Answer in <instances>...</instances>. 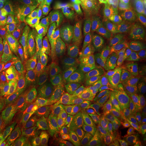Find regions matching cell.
I'll use <instances>...</instances> for the list:
<instances>
[{
	"mask_svg": "<svg viewBox=\"0 0 146 146\" xmlns=\"http://www.w3.org/2000/svg\"><path fill=\"white\" fill-rule=\"evenodd\" d=\"M143 82H144V84H145V87H146V75H145V78H144V80H143Z\"/></svg>",
	"mask_w": 146,
	"mask_h": 146,
	"instance_id": "50",
	"label": "cell"
},
{
	"mask_svg": "<svg viewBox=\"0 0 146 146\" xmlns=\"http://www.w3.org/2000/svg\"><path fill=\"white\" fill-rule=\"evenodd\" d=\"M53 49L51 44H41L23 68L36 81L43 70L47 58Z\"/></svg>",
	"mask_w": 146,
	"mask_h": 146,
	"instance_id": "11",
	"label": "cell"
},
{
	"mask_svg": "<svg viewBox=\"0 0 146 146\" xmlns=\"http://www.w3.org/2000/svg\"><path fill=\"white\" fill-rule=\"evenodd\" d=\"M123 128L125 134L129 139L136 136L146 134V116L131 114L123 120Z\"/></svg>",
	"mask_w": 146,
	"mask_h": 146,
	"instance_id": "16",
	"label": "cell"
},
{
	"mask_svg": "<svg viewBox=\"0 0 146 146\" xmlns=\"http://www.w3.org/2000/svg\"><path fill=\"white\" fill-rule=\"evenodd\" d=\"M143 7L140 6L123 5L114 3L110 7L107 13V18L110 20H117L134 13L143 14Z\"/></svg>",
	"mask_w": 146,
	"mask_h": 146,
	"instance_id": "24",
	"label": "cell"
},
{
	"mask_svg": "<svg viewBox=\"0 0 146 146\" xmlns=\"http://www.w3.org/2000/svg\"><path fill=\"white\" fill-rule=\"evenodd\" d=\"M76 31V16H73L63 25L54 31L50 36V39L58 38L67 36L75 34Z\"/></svg>",
	"mask_w": 146,
	"mask_h": 146,
	"instance_id": "28",
	"label": "cell"
},
{
	"mask_svg": "<svg viewBox=\"0 0 146 146\" xmlns=\"http://www.w3.org/2000/svg\"><path fill=\"white\" fill-rule=\"evenodd\" d=\"M131 91L129 85L121 74L116 75L113 80L110 92V104L113 112L119 114L129 106Z\"/></svg>",
	"mask_w": 146,
	"mask_h": 146,
	"instance_id": "9",
	"label": "cell"
},
{
	"mask_svg": "<svg viewBox=\"0 0 146 146\" xmlns=\"http://www.w3.org/2000/svg\"><path fill=\"white\" fill-rule=\"evenodd\" d=\"M84 7H80L78 11V13L76 15V31L75 34L77 37L80 40L84 33Z\"/></svg>",
	"mask_w": 146,
	"mask_h": 146,
	"instance_id": "37",
	"label": "cell"
},
{
	"mask_svg": "<svg viewBox=\"0 0 146 146\" xmlns=\"http://www.w3.org/2000/svg\"><path fill=\"white\" fill-rule=\"evenodd\" d=\"M113 56V48L110 44H108L100 48L99 54L95 61L94 72H93L96 78L98 84H100L101 82L105 70L110 62Z\"/></svg>",
	"mask_w": 146,
	"mask_h": 146,
	"instance_id": "18",
	"label": "cell"
},
{
	"mask_svg": "<svg viewBox=\"0 0 146 146\" xmlns=\"http://www.w3.org/2000/svg\"><path fill=\"white\" fill-rule=\"evenodd\" d=\"M60 60V54L53 49L47 58L43 70L37 79L38 84L42 89L47 99L48 117L52 120L57 115L54 102V84L56 69Z\"/></svg>",
	"mask_w": 146,
	"mask_h": 146,
	"instance_id": "4",
	"label": "cell"
},
{
	"mask_svg": "<svg viewBox=\"0 0 146 146\" xmlns=\"http://www.w3.org/2000/svg\"><path fill=\"white\" fill-rule=\"evenodd\" d=\"M11 76L22 102L34 110L37 89L38 87L36 81L22 67L15 63L11 69Z\"/></svg>",
	"mask_w": 146,
	"mask_h": 146,
	"instance_id": "7",
	"label": "cell"
},
{
	"mask_svg": "<svg viewBox=\"0 0 146 146\" xmlns=\"http://www.w3.org/2000/svg\"><path fill=\"white\" fill-rule=\"evenodd\" d=\"M125 28L134 37L146 38V16L143 14L134 13L122 17Z\"/></svg>",
	"mask_w": 146,
	"mask_h": 146,
	"instance_id": "14",
	"label": "cell"
},
{
	"mask_svg": "<svg viewBox=\"0 0 146 146\" xmlns=\"http://www.w3.org/2000/svg\"><path fill=\"white\" fill-rule=\"evenodd\" d=\"M2 119H3V111L0 109V123L2 122Z\"/></svg>",
	"mask_w": 146,
	"mask_h": 146,
	"instance_id": "47",
	"label": "cell"
},
{
	"mask_svg": "<svg viewBox=\"0 0 146 146\" xmlns=\"http://www.w3.org/2000/svg\"><path fill=\"white\" fill-rule=\"evenodd\" d=\"M41 44L34 35L31 34L30 39L25 45L11 52L14 59V63L23 67Z\"/></svg>",
	"mask_w": 146,
	"mask_h": 146,
	"instance_id": "15",
	"label": "cell"
},
{
	"mask_svg": "<svg viewBox=\"0 0 146 146\" xmlns=\"http://www.w3.org/2000/svg\"><path fill=\"white\" fill-rule=\"evenodd\" d=\"M98 133L92 134L88 141L84 146H98Z\"/></svg>",
	"mask_w": 146,
	"mask_h": 146,
	"instance_id": "43",
	"label": "cell"
},
{
	"mask_svg": "<svg viewBox=\"0 0 146 146\" xmlns=\"http://www.w3.org/2000/svg\"><path fill=\"white\" fill-rule=\"evenodd\" d=\"M52 146H72V145L68 138L66 140H61L54 142Z\"/></svg>",
	"mask_w": 146,
	"mask_h": 146,
	"instance_id": "44",
	"label": "cell"
},
{
	"mask_svg": "<svg viewBox=\"0 0 146 146\" xmlns=\"http://www.w3.org/2000/svg\"><path fill=\"white\" fill-rule=\"evenodd\" d=\"M69 1H72V2H73L74 3V0H69ZM75 4V3H74Z\"/></svg>",
	"mask_w": 146,
	"mask_h": 146,
	"instance_id": "53",
	"label": "cell"
},
{
	"mask_svg": "<svg viewBox=\"0 0 146 146\" xmlns=\"http://www.w3.org/2000/svg\"><path fill=\"white\" fill-rule=\"evenodd\" d=\"M135 107L136 110L140 114L146 116V89L136 93Z\"/></svg>",
	"mask_w": 146,
	"mask_h": 146,
	"instance_id": "36",
	"label": "cell"
},
{
	"mask_svg": "<svg viewBox=\"0 0 146 146\" xmlns=\"http://www.w3.org/2000/svg\"><path fill=\"white\" fill-rule=\"evenodd\" d=\"M0 146H11V142L7 141L3 145H1Z\"/></svg>",
	"mask_w": 146,
	"mask_h": 146,
	"instance_id": "48",
	"label": "cell"
},
{
	"mask_svg": "<svg viewBox=\"0 0 146 146\" xmlns=\"http://www.w3.org/2000/svg\"><path fill=\"white\" fill-rule=\"evenodd\" d=\"M35 104L40 113L42 121L46 127L48 126V105L46 97L44 92L41 89L38 87L37 89Z\"/></svg>",
	"mask_w": 146,
	"mask_h": 146,
	"instance_id": "31",
	"label": "cell"
},
{
	"mask_svg": "<svg viewBox=\"0 0 146 146\" xmlns=\"http://www.w3.org/2000/svg\"><path fill=\"white\" fill-rule=\"evenodd\" d=\"M79 41L75 34L61 38L50 39V44L53 49L58 50L64 56L70 55L78 48Z\"/></svg>",
	"mask_w": 146,
	"mask_h": 146,
	"instance_id": "22",
	"label": "cell"
},
{
	"mask_svg": "<svg viewBox=\"0 0 146 146\" xmlns=\"http://www.w3.org/2000/svg\"><path fill=\"white\" fill-rule=\"evenodd\" d=\"M14 31H15V27L7 15L0 17V32H11Z\"/></svg>",
	"mask_w": 146,
	"mask_h": 146,
	"instance_id": "39",
	"label": "cell"
},
{
	"mask_svg": "<svg viewBox=\"0 0 146 146\" xmlns=\"http://www.w3.org/2000/svg\"><path fill=\"white\" fill-rule=\"evenodd\" d=\"M11 126L6 124L0 123V146L5 142L6 136L11 129Z\"/></svg>",
	"mask_w": 146,
	"mask_h": 146,
	"instance_id": "42",
	"label": "cell"
},
{
	"mask_svg": "<svg viewBox=\"0 0 146 146\" xmlns=\"http://www.w3.org/2000/svg\"><path fill=\"white\" fill-rule=\"evenodd\" d=\"M83 16L85 29L88 31H94L101 19L100 11L84 7Z\"/></svg>",
	"mask_w": 146,
	"mask_h": 146,
	"instance_id": "30",
	"label": "cell"
},
{
	"mask_svg": "<svg viewBox=\"0 0 146 146\" xmlns=\"http://www.w3.org/2000/svg\"><path fill=\"white\" fill-rule=\"evenodd\" d=\"M8 91L6 87L5 78L0 73V109L2 111L5 109L7 104Z\"/></svg>",
	"mask_w": 146,
	"mask_h": 146,
	"instance_id": "38",
	"label": "cell"
},
{
	"mask_svg": "<svg viewBox=\"0 0 146 146\" xmlns=\"http://www.w3.org/2000/svg\"><path fill=\"white\" fill-rule=\"evenodd\" d=\"M75 68L89 73L94 66L96 59V54L87 52L78 48L70 55Z\"/></svg>",
	"mask_w": 146,
	"mask_h": 146,
	"instance_id": "17",
	"label": "cell"
},
{
	"mask_svg": "<svg viewBox=\"0 0 146 146\" xmlns=\"http://www.w3.org/2000/svg\"><path fill=\"white\" fill-rule=\"evenodd\" d=\"M78 111L82 125L87 131L92 133L95 123V111L91 107L84 104L80 106Z\"/></svg>",
	"mask_w": 146,
	"mask_h": 146,
	"instance_id": "26",
	"label": "cell"
},
{
	"mask_svg": "<svg viewBox=\"0 0 146 146\" xmlns=\"http://www.w3.org/2000/svg\"><path fill=\"white\" fill-rule=\"evenodd\" d=\"M121 74L119 59L116 56L110 61L105 70L101 82L99 84L101 91V111L105 123H108L111 118L113 111L110 104V92L113 80L116 75Z\"/></svg>",
	"mask_w": 146,
	"mask_h": 146,
	"instance_id": "8",
	"label": "cell"
},
{
	"mask_svg": "<svg viewBox=\"0 0 146 146\" xmlns=\"http://www.w3.org/2000/svg\"><path fill=\"white\" fill-rule=\"evenodd\" d=\"M35 117L36 115L32 113L29 110H27L25 117L20 121L11 126V129L5 137V142L15 137L16 136L20 134L22 131L28 129Z\"/></svg>",
	"mask_w": 146,
	"mask_h": 146,
	"instance_id": "25",
	"label": "cell"
},
{
	"mask_svg": "<svg viewBox=\"0 0 146 146\" xmlns=\"http://www.w3.org/2000/svg\"><path fill=\"white\" fill-rule=\"evenodd\" d=\"M101 94L98 82L94 73H91L85 82V92L82 104L94 110H100L101 107Z\"/></svg>",
	"mask_w": 146,
	"mask_h": 146,
	"instance_id": "13",
	"label": "cell"
},
{
	"mask_svg": "<svg viewBox=\"0 0 146 146\" xmlns=\"http://www.w3.org/2000/svg\"><path fill=\"white\" fill-rule=\"evenodd\" d=\"M75 127L69 139L72 146H84L88 141L92 133L87 131L82 125L78 111L75 112Z\"/></svg>",
	"mask_w": 146,
	"mask_h": 146,
	"instance_id": "23",
	"label": "cell"
},
{
	"mask_svg": "<svg viewBox=\"0 0 146 146\" xmlns=\"http://www.w3.org/2000/svg\"><path fill=\"white\" fill-rule=\"evenodd\" d=\"M104 2L105 0H88L86 8L100 11Z\"/></svg>",
	"mask_w": 146,
	"mask_h": 146,
	"instance_id": "41",
	"label": "cell"
},
{
	"mask_svg": "<svg viewBox=\"0 0 146 146\" xmlns=\"http://www.w3.org/2000/svg\"><path fill=\"white\" fill-rule=\"evenodd\" d=\"M56 11L48 9L39 13L34 20V34L42 44H49L50 36L78 11Z\"/></svg>",
	"mask_w": 146,
	"mask_h": 146,
	"instance_id": "3",
	"label": "cell"
},
{
	"mask_svg": "<svg viewBox=\"0 0 146 146\" xmlns=\"http://www.w3.org/2000/svg\"><path fill=\"white\" fill-rule=\"evenodd\" d=\"M40 1L47 8L52 10L72 11L78 8L69 0H40Z\"/></svg>",
	"mask_w": 146,
	"mask_h": 146,
	"instance_id": "29",
	"label": "cell"
},
{
	"mask_svg": "<svg viewBox=\"0 0 146 146\" xmlns=\"http://www.w3.org/2000/svg\"><path fill=\"white\" fill-rule=\"evenodd\" d=\"M10 5H5L3 4H2L0 5V17H3L6 15L8 11H9Z\"/></svg>",
	"mask_w": 146,
	"mask_h": 146,
	"instance_id": "45",
	"label": "cell"
},
{
	"mask_svg": "<svg viewBox=\"0 0 146 146\" xmlns=\"http://www.w3.org/2000/svg\"><path fill=\"white\" fill-rule=\"evenodd\" d=\"M86 72L73 67L70 74V83L72 92V107L75 112L78 111L82 104L85 92L84 78Z\"/></svg>",
	"mask_w": 146,
	"mask_h": 146,
	"instance_id": "12",
	"label": "cell"
},
{
	"mask_svg": "<svg viewBox=\"0 0 146 146\" xmlns=\"http://www.w3.org/2000/svg\"><path fill=\"white\" fill-rule=\"evenodd\" d=\"M142 1L143 3L145 5V6H146V0H142Z\"/></svg>",
	"mask_w": 146,
	"mask_h": 146,
	"instance_id": "51",
	"label": "cell"
},
{
	"mask_svg": "<svg viewBox=\"0 0 146 146\" xmlns=\"http://www.w3.org/2000/svg\"><path fill=\"white\" fill-rule=\"evenodd\" d=\"M37 146H50L51 141L42 120L36 116L27 129Z\"/></svg>",
	"mask_w": 146,
	"mask_h": 146,
	"instance_id": "19",
	"label": "cell"
},
{
	"mask_svg": "<svg viewBox=\"0 0 146 146\" xmlns=\"http://www.w3.org/2000/svg\"><path fill=\"white\" fill-rule=\"evenodd\" d=\"M14 64V59L11 52L0 54V73L5 78L11 75V69Z\"/></svg>",
	"mask_w": 146,
	"mask_h": 146,
	"instance_id": "32",
	"label": "cell"
},
{
	"mask_svg": "<svg viewBox=\"0 0 146 146\" xmlns=\"http://www.w3.org/2000/svg\"></svg>",
	"mask_w": 146,
	"mask_h": 146,
	"instance_id": "54",
	"label": "cell"
},
{
	"mask_svg": "<svg viewBox=\"0 0 146 146\" xmlns=\"http://www.w3.org/2000/svg\"><path fill=\"white\" fill-rule=\"evenodd\" d=\"M70 60L66 58L60 60L55 78L54 102L57 114L65 113L72 104V92L70 77L73 69Z\"/></svg>",
	"mask_w": 146,
	"mask_h": 146,
	"instance_id": "2",
	"label": "cell"
},
{
	"mask_svg": "<svg viewBox=\"0 0 146 146\" xmlns=\"http://www.w3.org/2000/svg\"><path fill=\"white\" fill-rule=\"evenodd\" d=\"M100 44L99 34L98 32H96L88 36L84 37L78 47L87 52L97 55L100 49Z\"/></svg>",
	"mask_w": 146,
	"mask_h": 146,
	"instance_id": "27",
	"label": "cell"
},
{
	"mask_svg": "<svg viewBox=\"0 0 146 146\" xmlns=\"http://www.w3.org/2000/svg\"><path fill=\"white\" fill-rule=\"evenodd\" d=\"M14 31L0 32V54H7L13 49Z\"/></svg>",
	"mask_w": 146,
	"mask_h": 146,
	"instance_id": "33",
	"label": "cell"
},
{
	"mask_svg": "<svg viewBox=\"0 0 146 146\" xmlns=\"http://www.w3.org/2000/svg\"><path fill=\"white\" fill-rule=\"evenodd\" d=\"M11 146H37L27 130L22 131L11 142Z\"/></svg>",
	"mask_w": 146,
	"mask_h": 146,
	"instance_id": "34",
	"label": "cell"
},
{
	"mask_svg": "<svg viewBox=\"0 0 146 146\" xmlns=\"http://www.w3.org/2000/svg\"><path fill=\"white\" fill-rule=\"evenodd\" d=\"M6 15L14 25L15 31L22 29L28 31L30 30L25 12L19 3H11Z\"/></svg>",
	"mask_w": 146,
	"mask_h": 146,
	"instance_id": "20",
	"label": "cell"
},
{
	"mask_svg": "<svg viewBox=\"0 0 146 146\" xmlns=\"http://www.w3.org/2000/svg\"><path fill=\"white\" fill-rule=\"evenodd\" d=\"M75 114L71 106L65 113L52 122L49 126V136L54 142L66 140L70 137L74 128Z\"/></svg>",
	"mask_w": 146,
	"mask_h": 146,
	"instance_id": "10",
	"label": "cell"
},
{
	"mask_svg": "<svg viewBox=\"0 0 146 146\" xmlns=\"http://www.w3.org/2000/svg\"><path fill=\"white\" fill-rule=\"evenodd\" d=\"M143 14L146 16V6L143 7Z\"/></svg>",
	"mask_w": 146,
	"mask_h": 146,
	"instance_id": "49",
	"label": "cell"
},
{
	"mask_svg": "<svg viewBox=\"0 0 146 146\" xmlns=\"http://www.w3.org/2000/svg\"><path fill=\"white\" fill-rule=\"evenodd\" d=\"M98 146H119L122 140L120 134L108 123L98 131Z\"/></svg>",
	"mask_w": 146,
	"mask_h": 146,
	"instance_id": "21",
	"label": "cell"
},
{
	"mask_svg": "<svg viewBox=\"0 0 146 146\" xmlns=\"http://www.w3.org/2000/svg\"><path fill=\"white\" fill-rule=\"evenodd\" d=\"M121 75L131 87L139 88L146 73V52L134 48L123 52L119 60Z\"/></svg>",
	"mask_w": 146,
	"mask_h": 146,
	"instance_id": "1",
	"label": "cell"
},
{
	"mask_svg": "<svg viewBox=\"0 0 146 146\" xmlns=\"http://www.w3.org/2000/svg\"><path fill=\"white\" fill-rule=\"evenodd\" d=\"M146 134H143L130 139L125 146H145Z\"/></svg>",
	"mask_w": 146,
	"mask_h": 146,
	"instance_id": "40",
	"label": "cell"
},
{
	"mask_svg": "<svg viewBox=\"0 0 146 146\" xmlns=\"http://www.w3.org/2000/svg\"><path fill=\"white\" fill-rule=\"evenodd\" d=\"M88 0H74V3L78 9L82 7H86L87 4Z\"/></svg>",
	"mask_w": 146,
	"mask_h": 146,
	"instance_id": "46",
	"label": "cell"
},
{
	"mask_svg": "<svg viewBox=\"0 0 146 146\" xmlns=\"http://www.w3.org/2000/svg\"><path fill=\"white\" fill-rule=\"evenodd\" d=\"M31 34L24 30H17L14 36L13 49L25 45L30 39Z\"/></svg>",
	"mask_w": 146,
	"mask_h": 146,
	"instance_id": "35",
	"label": "cell"
},
{
	"mask_svg": "<svg viewBox=\"0 0 146 146\" xmlns=\"http://www.w3.org/2000/svg\"><path fill=\"white\" fill-rule=\"evenodd\" d=\"M2 3V0H0V5H1Z\"/></svg>",
	"mask_w": 146,
	"mask_h": 146,
	"instance_id": "52",
	"label": "cell"
},
{
	"mask_svg": "<svg viewBox=\"0 0 146 146\" xmlns=\"http://www.w3.org/2000/svg\"><path fill=\"white\" fill-rule=\"evenodd\" d=\"M5 79L8 95L6 106L3 111V119L1 123L11 126L25 117L26 110L16 87L12 76H8Z\"/></svg>",
	"mask_w": 146,
	"mask_h": 146,
	"instance_id": "5",
	"label": "cell"
},
{
	"mask_svg": "<svg viewBox=\"0 0 146 146\" xmlns=\"http://www.w3.org/2000/svg\"><path fill=\"white\" fill-rule=\"evenodd\" d=\"M98 32L100 37V48L110 44L113 55L119 52L127 41V29L123 24L116 20L105 21L100 25Z\"/></svg>",
	"mask_w": 146,
	"mask_h": 146,
	"instance_id": "6",
	"label": "cell"
}]
</instances>
